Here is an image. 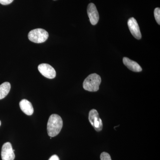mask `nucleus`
I'll return each mask as SVG.
<instances>
[{
	"label": "nucleus",
	"instance_id": "nucleus-6",
	"mask_svg": "<svg viewBox=\"0 0 160 160\" xmlns=\"http://www.w3.org/2000/svg\"><path fill=\"white\" fill-rule=\"evenodd\" d=\"M14 150L12 149L11 143L6 142L2 147L1 156L2 160H14Z\"/></svg>",
	"mask_w": 160,
	"mask_h": 160
},
{
	"label": "nucleus",
	"instance_id": "nucleus-9",
	"mask_svg": "<svg viewBox=\"0 0 160 160\" xmlns=\"http://www.w3.org/2000/svg\"><path fill=\"white\" fill-rule=\"evenodd\" d=\"M123 62L124 65L131 71L135 72H140L142 70V67L137 62L130 59L129 58H123Z\"/></svg>",
	"mask_w": 160,
	"mask_h": 160
},
{
	"label": "nucleus",
	"instance_id": "nucleus-7",
	"mask_svg": "<svg viewBox=\"0 0 160 160\" xmlns=\"http://www.w3.org/2000/svg\"><path fill=\"white\" fill-rule=\"evenodd\" d=\"M128 26L131 34L135 38L138 40L142 38V34L139 26L134 18H131L128 20Z\"/></svg>",
	"mask_w": 160,
	"mask_h": 160
},
{
	"label": "nucleus",
	"instance_id": "nucleus-12",
	"mask_svg": "<svg viewBox=\"0 0 160 160\" xmlns=\"http://www.w3.org/2000/svg\"><path fill=\"white\" fill-rule=\"evenodd\" d=\"M154 15L156 21L157 22L158 25L160 24V9L159 8H156L154 9Z\"/></svg>",
	"mask_w": 160,
	"mask_h": 160
},
{
	"label": "nucleus",
	"instance_id": "nucleus-3",
	"mask_svg": "<svg viewBox=\"0 0 160 160\" xmlns=\"http://www.w3.org/2000/svg\"><path fill=\"white\" fill-rule=\"evenodd\" d=\"M49 37V33L45 29H36L29 32L28 34L29 39L36 43L44 42Z\"/></svg>",
	"mask_w": 160,
	"mask_h": 160
},
{
	"label": "nucleus",
	"instance_id": "nucleus-4",
	"mask_svg": "<svg viewBox=\"0 0 160 160\" xmlns=\"http://www.w3.org/2000/svg\"><path fill=\"white\" fill-rule=\"evenodd\" d=\"M89 122L97 131H102L103 128L102 120L100 118L98 112L96 109H92L89 112Z\"/></svg>",
	"mask_w": 160,
	"mask_h": 160
},
{
	"label": "nucleus",
	"instance_id": "nucleus-2",
	"mask_svg": "<svg viewBox=\"0 0 160 160\" xmlns=\"http://www.w3.org/2000/svg\"><path fill=\"white\" fill-rule=\"evenodd\" d=\"M102 80L101 77L96 73H92L88 76L83 83V88L87 91L96 92L99 89Z\"/></svg>",
	"mask_w": 160,
	"mask_h": 160
},
{
	"label": "nucleus",
	"instance_id": "nucleus-8",
	"mask_svg": "<svg viewBox=\"0 0 160 160\" xmlns=\"http://www.w3.org/2000/svg\"><path fill=\"white\" fill-rule=\"evenodd\" d=\"M87 13L92 25L94 26L96 25L99 19V15L96 7L93 3H90L88 5Z\"/></svg>",
	"mask_w": 160,
	"mask_h": 160
},
{
	"label": "nucleus",
	"instance_id": "nucleus-13",
	"mask_svg": "<svg viewBox=\"0 0 160 160\" xmlns=\"http://www.w3.org/2000/svg\"><path fill=\"white\" fill-rule=\"evenodd\" d=\"M100 158L101 160H112L110 155L106 152H103L101 153Z\"/></svg>",
	"mask_w": 160,
	"mask_h": 160
},
{
	"label": "nucleus",
	"instance_id": "nucleus-5",
	"mask_svg": "<svg viewBox=\"0 0 160 160\" xmlns=\"http://www.w3.org/2000/svg\"><path fill=\"white\" fill-rule=\"evenodd\" d=\"M38 69L43 76L47 78L53 79L56 76V72L54 68L49 64L46 63L40 64L38 67Z\"/></svg>",
	"mask_w": 160,
	"mask_h": 160
},
{
	"label": "nucleus",
	"instance_id": "nucleus-1",
	"mask_svg": "<svg viewBox=\"0 0 160 160\" xmlns=\"http://www.w3.org/2000/svg\"><path fill=\"white\" fill-rule=\"evenodd\" d=\"M62 126V118L58 114L51 115L47 123V129L49 136L50 137L56 136L60 133Z\"/></svg>",
	"mask_w": 160,
	"mask_h": 160
},
{
	"label": "nucleus",
	"instance_id": "nucleus-14",
	"mask_svg": "<svg viewBox=\"0 0 160 160\" xmlns=\"http://www.w3.org/2000/svg\"><path fill=\"white\" fill-rule=\"evenodd\" d=\"M13 0H0V4L3 5H8L11 4Z\"/></svg>",
	"mask_w": 160,
	"mask_h": 160
},
{
	"label": "nucleus",
	"instance_id": "nucleus-11",
	"mask_svg": "<svg viewBox=\"0 0 160 160\" xmlns=\"http://www.w3.org/2000/svg\"><path fill=\"white\" fill-rule=\"evenodd\" d=\"M11 85L8 82H5L0 85V100L6 97L9 93Z\"/></svg>",
	"mask_w": 160,
	"mask_h": 160
},
{
	"label": "nucleus",
	"instance_id": "nucleus-15",
	"mask_svg": "<svg viewBox=\"0 0 160 160\" xmlns=\"http://www.w3.org/2000/svg\"><path fill=\"white\" fill-rule=\"evenodd\" d=\"M49 160H60L59 158L57 155H53L50 157Z\"/></svg>",
	"mask_w": 160,
	"mask_h": 160
},
{
	"label": "nucleus",
	"instance_id": "nucleus-10",
	"mask_svg": "<svg viewBox=\"0 0 160 160\" xmlns=\"http://www.w3.org/2000/svg\"><path fill=\"white\" fill-rule=\"evenodd\" d=\"M20 108L23 112L27 115H31L33 114V106L31 103L26 99L22 100L19 103Z\"/></svg>",
	"mask_w": 160,
	"mask_h": 160
},
{
	"label": "nucleus",
	"instance_id": "nucleus-16",
	"mask_svg": "<svg viewBox=\"0 0 160 160\" xmlns=\"http://www.w3.org/2000/svg\"><path fill=\"white\" fill-rule=\"evenodd\" d=\"M1 121H0V126H1Z\"/></svg>",
	"mask_w": 160,
	"mask_h": 160
}]
</instances>
